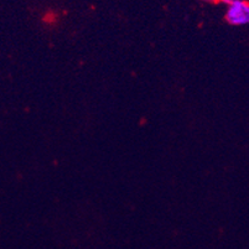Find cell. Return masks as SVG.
I'll use <instances>...</instances> for the list:
<instances>
[{
    "label": "cell",
    "instance_id": "2",
    "mask_svg": "<svg viewBox=\"0 0 249 249\" xmlns=\"http://www.w3.org/2000/svg\"><path fill=\"white\" fill-rule=\"evenodd\" d=\"M218 1H221V3H223L225 5H230L231 3H232L233 0H218Z\"/></svg>",
    "mask_w": 249,
    "mask_h": 249
},
{
    "label": "cell",
    "instance_id": "3",
    "mask_svg": "<svg viewBox=\"0 0 249 249\" xmlns=\"http://www.w3.org/2000/svg\"><path fill=\"white\" fill-rule=\"evenodd\" d=\"M203 1H207V3H212V1H216V0H203Z\"/></svg>",
    "mask_w": 249,
    "mask_h": 249
},
{
    "label": "cell",
    "instance_id": "1",
    "mask_svg": "<svg viewBox=\"0 0 249 249\" xmlns=\"http://www.w3.org/2000/svg\"><path fill=\"white\" fill-rule=\"evenodd\" d=\"M226 20L234 26L249 25V1L247 0H233L227 5Z\"/></svg>",
    "mask_w": 249,
    "mask_h": 249
}]
</instances>
